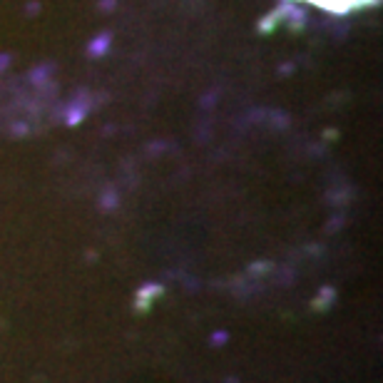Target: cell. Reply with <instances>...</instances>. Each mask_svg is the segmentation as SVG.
Listing matches in <instances>:
<instances>
[{
  "instance_id": "6da1fadb",
  "label": "cell",
  "mask_w": 383,
  "mask_h": 383,
  "mask_svg": "<svg viewBox=\"0 0 383 383\" xmlns=\"http://www.w3.org/2000/svg\"><path fill=\"white\" fill-rule=\"evenodd\" d=\"M309 3L321 5V8H326V10H338V13H344V10L358 8L361 3H368V0H309Z\"/></svg>"
}]
</instances>
